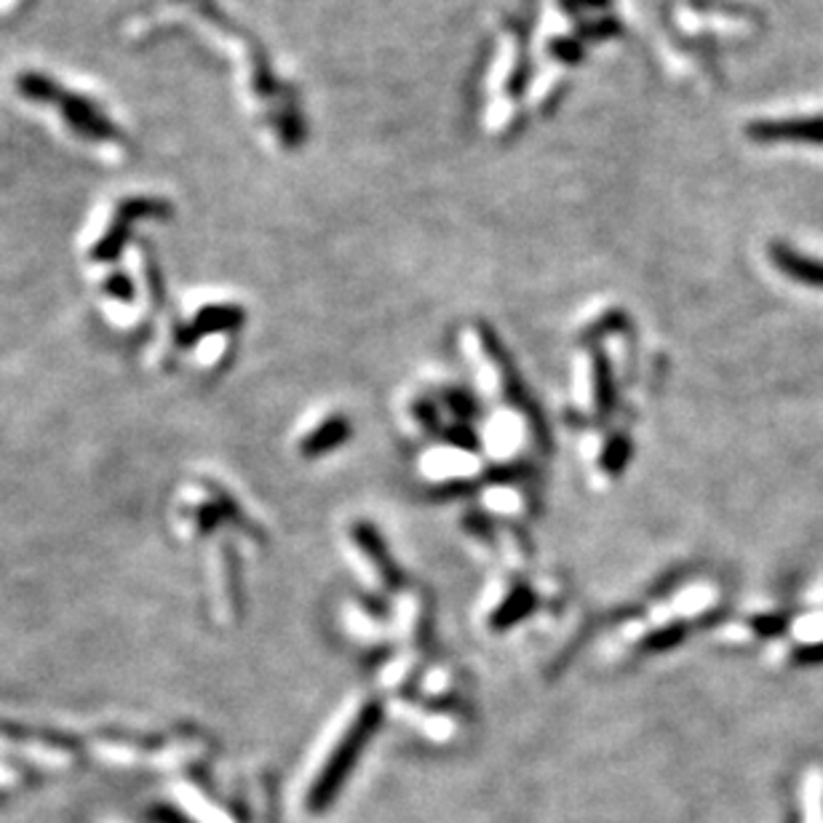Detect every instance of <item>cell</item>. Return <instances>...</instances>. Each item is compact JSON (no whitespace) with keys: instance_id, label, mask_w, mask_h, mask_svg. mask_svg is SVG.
<instances>
[{"instance_id":"6da1fadb","label":"cell","mask_w":823,"mask_h":823,"mask_svg":"<svg viewBox=\"0 0 823 823\" xmlns=\"http://www.w3.org/2000/svg\"><path fill=\"white\" fill-rule=\"evenodd\" d=\"M757 145H821L823 147V116L784 118V121H754L746 126Z\"/></svg>"}]
</instances>
